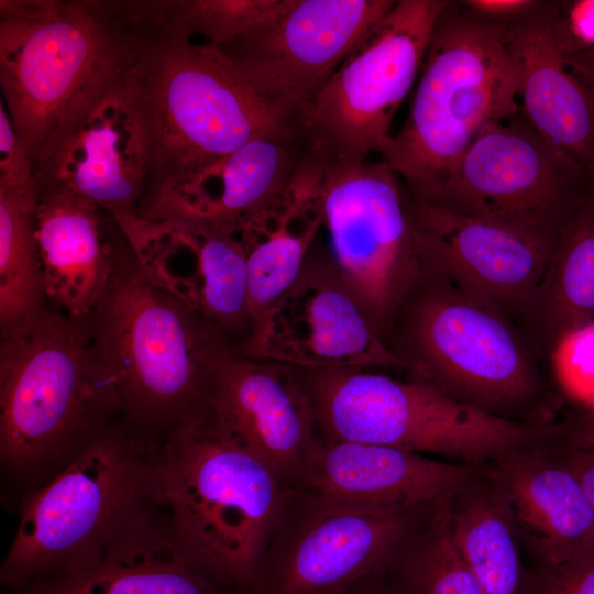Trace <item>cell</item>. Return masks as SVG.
<instances>
[{
  "instance_id": "1",
  "label": "cell",
  "mask_w": 594,
  "mask_h": 594,
  "mask_svg": "<svg viewBox=\"0 0 594 594\" xmlns=\"http://www.w3.org/2000/svg\"><path fill=\"white\" fill-rule=\"evenodd\" d=\"M120 77L144 136L141 207L253 139L304 132L258 99L216 47L165 34L143 4L132 18Z\"/></svg>"
},
{
  "instance_id": "2",
  "label": "cell",
  "mask_w": 594,
  "mask_h": 594,
  "mask_svg": "<svg viewBox=\"0 0 594 594\" xmlns=\"http://www.w3.org/2000/svg\"><path fill=\"white\" fill-rule=\"evenodd\" d=\"M294 493L210 410L166 432L150 503L229 594H246Z\"/></svg>"
},
{
  "instance_id": "3",
  "label": "cell",
  "mask_w": 594,
  "mask_h": 594,
  "mask_svg": "<svg viewBox=\"0 0 594 594\" xmlns=\"http://www.w3.org/2000/svg\"><path fill=\"white\" fill-rule=\"evenodd\" d=\"M84 322L131 424L168 432L211 410L216 366L235 346L146 277L121 230L107 288Z\"/></svg>"
},
{
  "instance_id": "4",
  "label": "cell",
  "mask_w": 594,
  "mask_h": 594,
  "mask_svg": "<svg viewBox=\"0 0 594 594\" xmlns=\"http://www.w3.org/2000/svg\"><path fill=\"white\" fill-rule=\"evenodd\" d=\"M120 414L84 321L46 304L1 330L0 457L8 471L53 479Z\"/></svg>"
},
{
  "instance_id": "5",
  "label": "cell",
  "mask_w": 594,
  "mask_h": 594,
  "mask_svg": "<svg viewBox=\"0 0 594 594\" xmlns=\"http://www.w3.org/2000/svg\"><path fill=\"white\" fill-rule=\"evenodd\" d=\"M124 1L1 0L0 85L34 176L95 98L122 72Z\"/></svg>"
},
{
  "instance_id": "6",
  "label": "cell",
  "mask_w": 594,
  "mask_h": 594,
  "mask_svg": "<svg viewBox=\"0 0 594 594\" xmlns=\"http://www.w3.org/2000/svg\"><path fill=\"white\" fill-rule=\"evenodd\" d=\"M419 75L404 124L378 154L416 201L431 204L471 143L521 108L503 23L461 1L438 18Z\"/></svg>"
},
{
  "instance_id": "7",
  "label": "cell",
  "mask_w": 594,
  "mask_h": 594,
  "mask_svg": "<svg viewBox=\"0 0 594 594\" xmlns=\"http://www.w3.org/2000/svg\"><path fill=\"white\" fill-rule=\"evenodd\" d=\"M387 348L408 376L484 411L525 421L548 358L515 323L425 262Z\"/></svg>"
},
{
  "instance_id": "8",
  "label": "cell",
  "mask_w": 594,
  "mask_h": 594,
  "mask_svg": "<svg viewBox=\"0 0 594 594\" xmlns=\"http://www.w3.org/2000/svg\"><path fill=\"white\" fill-rule=\"evenodd\" d=\"M145 431L116 421L28 499L2 583L31 588L100 561L150 503L157 447Z\"/></svg>"
},
{
  "instance_id": "9",
  "label": "cell",
  "mask_w": 594,
  "mask_h": 594,
  "mask_svg": "<svg viewBox=\"0 0 594 594\" xmlns=\"http://www.w3.org/2000/svg\"><path fill=\"white\" fill-rule=\"evenodd\" d=\"M293 367L324 440L386 446L475 465L502 460L551 431L484 411L411 376L399 380L372 369Z\"/></svg>"
},
{
  "instance_id": "10",
  "label": "cell",
  "mask_w": 594,
  "mask_h": 594,
  "mask_svg": "<svg viewBox=\"0 0 594 594\" xmlns=\"http://www.w3.org/2000/svg\"><path fill=\"white\" fill-rule=\"evenodd\" d=\"M448 3L396 0L362 34L299 117L317 153L336 163H359L378 153Z\"/></svg>"
},
{
  "instance_id": "11",
  "label": "cell",
  "mask_w": 594,
  "mask_h": 594,
  "mask_svg": "<svg viewBox=\"0 0 594 594\" xmlns=\"http://www.w3.org/2000/svg\"><path fill=\"white\" fill-rule=\"evenodd\" d=\"M321 160L320 204L329 252L387 346L396 317L425 271L408 190L382 160Z\"/></svg>"
},
{
  "instance_id": "12",
  "label": "cell",
  "mask_w": 594,
  "mask_h": 594,
  "mask_svg": "<svg viewBox=\"0 0 594 594\" xmlns=\"http://www.w3.org/2000/svg\"><path fill=\"white\" fill-rule=\"evenodd\" d=\"M591 188L587 169L520 109L471 143L429 205L557 240Z\"/></svg>"
},
{
  "instance_id": "13",
  "label": "cell",
  "mask_w": 594,
  "mask_h": 594,
  "mask_svg": "<svg viewBox=\"0 0 594 594\" xmlns=\"http://www.w3.org/2000/svg\"><path fill=\"white\" fill-rule=\"evenodd\" d=\"M396 0H282L256 25L216 47L268 108L299 124L356 41Z\"/></svg>"
},
{
  "instance_id": "14",
  "label": "cell",
  "mask_w": 594,
  "mask_h": 594,
  "mask_svg": "<svg viewBox=\"0 0 594 594\" xmlns=\"http://www.w3.org/2000/svg\"><path fill=\"white\" fill-rule=\"evenodd\" d=\"M427 508H328L294 493L246 594H341L384 571L422 526Z\"/></svg>"
},
{
  "instance_id": "15",
  "label": "cell",
  "mask_w": 594,
  "mask_h": 594,
  "mask_svg": "<svg viewBox=\"0 0 594 594\" xmlns=\"http://www.w3.org/2000/svg\"><path fill=\"white\" fill-rule=\"evenodd\" d=\"M408 212L422 260L524 331L557 240L416 201Z\"/></svg>"
},
{
  "instance_id": "16",
  "label": "cell",
  "mask_w": 594,
  "mask_h": 594,
  "mask_svg": "<svg viewBox=\"0 0 594 594\" xmlns=\"http://www.w3.org/2000/svg\"><path fill=\"white\" fill-rule=\"evenodd\" d=\"M113 218L146 277L217 327L242 352L254 328L245 256L237 234L174 219Z\"/></svg>"
},
{
  "instance_id": "17",
  "label": "cell",
  "mask_w": 594,
  "mask_h": 594,
  "mask_svg": "<svg viewBox=\"0 0 594 594\" xmlns=\"http://www.w3.org/2000/svg\"><path fill=\"white\" fill-rule=\"evenodd\" d=\"M255 359L314 370L404 371L330 252L316 248L275 308Z\"/></svg>"
},
{
  "instance_id": "18",
  "label": "cell",
  "mask_w": 594,
  "mask_h": 594,
  "mask_svg": "<svg viewBox=\"0 0 594 594\" xmlns=\"http://www.w3.org/2000/svg\"><path fill=\"white\" fill-rule=\"evenodd\" d=\"M211 411L220 425L295 492L320 437L295 369L228 350L215 371Z\"/></svg>"
},
{
  "instance_id": "19",
  "label": "cell",
  "mask_w": 594,
  "mask_h": 594,
  "mask_svg": "<svg viewBox=\"0 0 594 594\" xmlns=\"http://www.w3.org/2000/svg\"><path fill=\"white\" fill-rule=\"evenodd\" d=\"M477 474L470 464L320 438L295 493L321 507L399 513L450 499L472 485Z\"/></svg>"
},
{
  "instance_id": "20",
  "label": "cell",
  "mask_w": 594,
  "mask_h": 594,
  "mask_svg": "<svg viewBox=\"0 0 594 594\" xmlns=\"http://www.w3.org/2000/svg\"><path fill=\"white\" fill-rule=\"evenodd\" d=\"M145 172L141 122L119 76L61 138L37 169L35 185L74 194L112 217L138 215Z\"/></svg>"
},
{
  "instance_id": "21",
  "label": "cell",
  "mask_w": 594,
  "mask_h": 594,
  "mask_svg": "<svg viewBox=\"0 0 594 594\" xmlns=\"http://www.w3.org/2000/svg\"><path fill=\"white\" fill-rule=\"evenodd\" d=\"M558 1L538 0L503 23L520 108L530 124L594 174V81L571 61L558 32Z\"/></svg>"
},
{
  "instance_id": "22",
  "label": "cell",
  "mask_w": 594,
  "mask_h": 594,
  "mask_svg": "<svg viewBox=\"0 0 594 594\" xmlns=\"http://www.w3.org/2000/svg\"><path fill=\"white\" fill-rule=\"evenodd\" d=\"M312 152L305 132L253 139L191 179L147 201L138 216L180 220L238 234L286 188Z\"/></svg>"
},
{
  "instance_id": "23",
  "label": "cell",
  "mask_w": 594,
  "mask_h": 594,
  "mask_svg": "<svg viewBox=\"0 0 594 594\" xmlns=\"http://www.w3.org/2000/svg\"><path fill=\"white\" fill-rule=\"evenodd\" d=\"M120 228L97 205L36 188L35 237L46 302L84 321L109 283Z\"/></svg>"
},
{
  "instance_id": "24",
  "label": "cell",
  "mask_w": 594,
  "mask_h": 594,
  "mask_svg": "<svg viewBox=\"0 0 594 594\" xmlns=\"http://www.w3.org/2000/svg\"><path fill=\"white\" fill-rule=\"evenodd\" d=\"M319 167L305 161L286 188L237 234L248 273L253 337L241 354L257 358L272 315L299 276L322 226Z\"/></svg>"
},
{
  "instance_id": "25",
  "label": "cell",
  "mask_w": 594,
  "mask_h": 594,
  "mask_svg": "<svg viewBox=\"0 0 594 594\" xmlns=\"http://www.w3.org/2000/svg\"><path fill=\"white\" fill-rule=\"evenodd\" d=\"M499 461L494 490L541 569L594 551V510L560 458L522 449Z\"/></svg>"
},
{
  "instance_id": "26",
  "label": "cell",
  "mask_w": 594,
  "mask_h": 594,
  "mask_svg": "<svg viewBox=\"0 0 594 594\" xmlns=\"http://www.w3.org/2000/svg\"><path fill=\"white\" fill-rule=\"evenodd\" d=\"M169 527L145 510L92 568L30 588L29 594H224Z\"/></svg>"
},
{
  "instance_id": "27",
  "label": "cell",
  "mask_w": 594,
  "mask_h": 594,
  "mask_svg": "<svg viewBox=\"0 0 594 594\" xmlns=\"http://www.w3.org/2000/svg\"><path fill=\"white\" fill-rule=\"evenodd\" d=\"M594 316V212L584 204L561 230L524 332L549 359Z\"/></svg>"
},
{
  "instance_id": "28",
  "label": "cell",
  "mask_w": 594,
  "mask_h": 594,
  "mask_svg": "<svg viewBox=\"0 0 594 594\" xmlns=\"http://www.w3.org/2000/svg\"><path fill=\"white\" fill-rule=\"evenodd\" d=\"M463 491L449 499L458 548L482 594H529L519 534L496 491Z\"/></svg>"
},
{
  "instance_id": "29",
  "label": "cell",
  "mask_w": 594,
  "mask_h": 594,
  "mask_svg": "<svg viewBox=\"0 0 594 594\" xmlns=\"http://www.w3.org/2000/svg\"><path fill=\"white\" fill-rule=\"evenodd\" d=\"M36 187L0 188V327L38 312L46 299L35 237Z\"/></svg>"
},
{
  "instance_id": "30",
  "label": "cell",
  "mask_w": 594,
  "mask_h": 594,
  "mask_svg": "<svg viewBox=\"0 0 594 594\" xmlns=\"http://www.w3.org/2000/svg\"><path fill=\"white\" fill-rule=\"evenodd\" d=\"M378 575L388 594H482L455 542L449 499L433 506L408 544Z\"/></svg>"
},
{
  "instance_id": "31",
  "label": "cell",
  "mask_w": 594,
  "mask_h": 594,
  "mask_svg": "<svg viewBox=\"0 0 594 594\" xmlns=\"http://www.w3.org/2000/svg\"><path fill=\"white\" fill-rule=\"evenodd\" d=\"M282 0L148 1L150 15L165 34L186 42L219 47L248 32Z\"/></svg>"
},
{
  "instance_id": "32",
  "label": "cell",
  "mask_w": 594,
  "mask_h": 594,
  "mask_svg": "<svg viewBox=\"0 0 594 594\" xmlns=\"http://www.w3.org/2000/svg\"><path fill=\"white\" fill-rule=\"evenodd\" d=\"M561 392L581 408L594 407V321L566 334L548 359Z\"/></svg>"
},
{
  "instance_id": "33",
  "label": "cell",
  "mask_w": 594,
  "mask_h": 594,
  "mask_svg": "<svg viewBox=\"0 0 594 594\" xmlns=\"http://www.w3.org/2000/svg\"><path fill=\"white\" fill-rule=\"evenodd\" d=\"M561 23L570 58L594 80V0L564 1Z\"/></svg>"
},
{
  "instance_id": "34",
  "label": "cell",
  "mask_w": 594,
  "mask_h": 594,
  "mask_svg": "<svg viewBox=\"0 0 594 594\" xmlns=\"http://www.w3.org/2000/svg\"><path fill=\"white\" fill-rule=\"evenodd\" d=\"M529 594H594V551L542 569L529 578Z\"/></svg>"
},
{
  "instance_id": "35",
  "label": "cell",
  "mask_w": 594,
  "mask_h": 594,
  "mask_svg": "<svg viewBox=\"0 0 594 594\" xmlns=\"http://www.w3.org/2000/svg\"><path fill=\"white\" fill-rule=\"evenodd\" d=\"M30 154L0 101V188H35Z\"/></svg>"
},
{
  "instance_id": "36",
  "label": "cell",
  "mask_w": 594,
  "mask_h": 594,
  "mask_svg": "<svg viewBox=\"0 0 594 594\" xmlns=\"http://www.w3.org/2000/svg\"><path fill=\"white\" fill-rule=\"evenodd\" d=\"M538 0H465L461 3L474 15L494 21L508 22L531 10Z\"/></svg>"
},
{
  "instance_id": "37",
  "label": "cell",
  "mask_w": 594,
  "mask_h": 594,
  "mask_svg": "<svg viewBox=\"0 0 594 594\" xmlns=\"http://www.w3.org/2000/svg\"><path fill=\"white\" fill-rule=\"evenodd\" d=\"M560 460L578 479L594 510V450L566 448Z\"/></svg>"
},
{
  "instance_id": "38",
  "label": "cell",
  "mask_w": 594,
  "mask_h": 594,
  "mask_svg": "<svg viewBox=\"0 0 594 594\" xmlns=\"http://www.w3.org/2000/svg\"><path fill=\"white\" fill-rule=\"evenodd\" d=\"M563 431L568 449L594 450V407L581 408Z\"/></svg>"
},
{
  "instance_id": "39",
  "label": "cell",
  "mask_w": 594,
  "mask_h": 594,
  "mask_svg": "<svg viewBox=\"0 0 594 594\" xmlns=\"http://www.w3.org/2000/svg\"><path fill=\"white\" fill-rule=\"evenodd\" d=\"M341 594H388L380 575L370 576L353 586L349 587Z\"/></svg>"
},
{
  "instance_id": "40",
  "label": "cell",
  "mask_w": 594,
  "mask_h": 594,
  "mask_svg": "<svg viewBox=\"0 0 594 594\" xmlns=\"http://www.w3.org/2000/svg\"><path fill=\"white\" fill-rule=\"evenodd\" d=\"M586 207L594 212V174L592 176V188L585 201Z\"/></svg>"
}]
</instances>
